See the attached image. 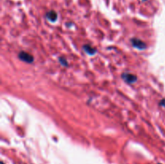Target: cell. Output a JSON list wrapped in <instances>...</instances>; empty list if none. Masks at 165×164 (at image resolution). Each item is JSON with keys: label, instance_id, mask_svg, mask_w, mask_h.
Listing matches in <instances>:
<instances>
[{"label": "cell", "instance_id": "277c9868", "mask_svg": "<svg viewBox=\"0 0 165 164\" xmlns=\"http://www.w3.org/2000/svg\"><path fill=\"white\" fill-rule=\"evenodd\" d=\"M46 16L48 18V20L52 21V22H55L56 20H57V15L55 11H49L48 13H47L46 15Z\"/></svg>", "mask_w": 165, "mask_h": 164}, {"label": "cell", "instance_id": "5b68a950", "mask_svg": "<svg viewBox=\"0 0 165 164\" xmlns=\"http://www.w3.org/2000/svg\"><path fill=\"white\" fill-rule=\"evenodd\" d=\"M83 49L85 52H87L89 55H94L96 53V50L93 47H90V45H84Z\"/></svg>", "mask_w": 165, "mask_h": 164}, {"label": "cell", "instance_id": "52a82bcc", "mask_svg": "<svg viewBox=\"0 0 165 164\" xmlns=\"http://www.w3.org/2000/svg\"><path fill=\"white\" fill-rule=\"evenodd\" d=\"M160 105L162 106H164V107H165V99H164V100H162L160 101Z\"/></svg>", "mask_w": 165, "mask_h": 164}, {"label": "cell", "instance_id": "6da1fadb", "mask_svg": "<svg viewBox=\"0 0 165 164\" xmlns=\"http://www.w3.org/2000/svg\"><path fill=\"white\" fill-rule=\"evenodd\" d=\"M19 58L22 60V61H24L26 63H32L34 60L33 56H31V54H29L28 52H21L19 54Z\"/></svg>", "mask_w": 165, "mask_h": 164}, {"label": "cell", "instance_id": "3957f363", "mask_svg": "<svg viewBox=\"0 0 165 164\" xmlns=\"http://www.w3.org/2000/svg\"><path fill=\"white\" fill-rule=\"evenodd\" d=\"M122 78L126 81V83L130 84H133L137 81L136 76L134 75V74H131V73H123Z\"/></svg>", "mask_w": 165, "mask_h": 164}, {"label": "cell", "instance_id": "8992f818", "mask_svg": "<svg viewBox=\"0 0 165 164\" xmlns=\"http://www.w3.org/2000/svg\"><path fill=\"white\" fill-rule=\"evenodd\" d=\"M59 61L60 63L62 64V65H64V66H68V64H67V61H66V60L64 58H59Z\"/></svg>", "mask_w": 165, "mask_h": 164}, {"label": "cell", "instance_id": "7a4b0ae2", "mask_svg": "<svg viewBox=\"0 0 165 164\" xmlns=\"http://www.w3.org/2000/svg\"><path fill=\"white\" fill-rule=\"evenodd\" d=\"M131 44L134 47H136V48L139 49V50H143V49H145L146 47H147L145 43L143 41H142V40H140V39H137V38L132 39Z\"/></svg>", "mask_w": 165, "mask_h": 164}]
</instances>
